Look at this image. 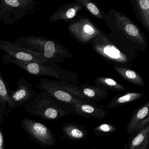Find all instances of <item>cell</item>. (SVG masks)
Instances as JSON below:
<instances>
[{"mask_svg": "<svg viewBox=\"0 0 149 149\" xmlns=\"http://www.w3.org/2000/svg\"><path fill=\"white\" fill-rule=\"evenodd\" d=\"M103 20L111 30L107 36L124 54L134 60L139 53L145 52L148 45L145 35L125 15L110 9Z\"/></svg>", "mask_w": 149, "mask_h": 149, "instance_id": "cell-1", "label": "cell"}, {"mask_svg": "<svg viewBox=\"0 0 149 149\" xmlns=\"http://www.w3.org/2000/svg\"><path fill=\"white\" fill-rule=\"evenodd\" d=\"M22 108L30 115L49 121L56 120L70 114L76 115L73 104L62 102L43 91L36 93Z\"/></svg>", "mask_w": 149, "mask_h": 149, "instance_id": "cell-2", "label": "cell"}, {"mask_svg": "<svg viewBox=\"0 0 149 149\" xmlns=\"http://www.w3.org/2000/svg\"><path fill=\"white\" fill-rule=\"evenodd\" d=\"M14 43L20 47L40 54L49 64L63 62L73 55L68 49L58 42L44 36L31 35L19 37Z\"/></svg>", "mask_w": 149, "mask_h": 149, "instance_id": "cell-3", "label": "cell"}, {"mask_svg": "<svg viewBox=\"0 0 149 149\" xmlns=\"http://www.w3.org/2000/svg\"><path fill=\"white\" fill-rule=\"evenodd\" d=\"M93 49L107 62L130 69L133 60L114 45L102 31L90 42Z\"/></svg>", "mask_w": 149, "mask_h": 149, "instance_id": "cell-4", "label": "cell"}, {"mask_svg": "<svg viewBox=\"0 0 149 149\" xmlns=\"http://www.w3.org/2000/svg\"><path fill=\"white\" fill-rule=\"evenodd\" d=\"M40 4L33 0H0V22L18 26L22 18L35 13Z\"/></svg>", "mask_w": 149, "mask_h": 149, "instance_id": "cell-5", "label": "cell"}, {"mask_svg": "<svg viewBox=\"0 0 149 149\" xmlns=\"http://www.w3.org/2000/svg\"><path fill=\"white\" fill-rule=\"evenodd\" d=\"M4 64L12 63L26 71L30 75L36 77L47 76L59 81H65V72L56 64H47L34 62L19 61L6 53L1 56Z\"/></svg>", "mask_w": 149, "mask_h": 149, "instance_id": "cell-6", "label": "cell"}, {"mask_svg": "<svg viewBox=\"0 0 149 149\" xmlns=\"http://www.w3.org/2000/svg\"><path fill=\"white\" fill-rule=\"evenodd\" d=\"M68 30L71 35L81 45L90 43L102 30L87 16H78L70 22Z\"/></svg>", "mask_w": 149, "mask_h": 149, "instance_id": "cell-7", "label": "cell"}, {"mask_svg": "<svg viewBox=\"0 0 149 149\" xmlns=\"http://www.w3.org/2000/svg\"><path fill=\"white\" fill-rule=\"evenodd\" d=\"M21 125L30 138L44 149L47 146L55 145V135L43 124L29 118H23Z\"/></svg>", "mask_w": 149, "mask_h": 149, "instance_id": "cell-8", "label": "cell"}, {"mask_svg": "<svg viewBox=\"0 0 149 149\" xmlns=\"http://www.w3.org/2000/svg\"><path fill=\"white\" fill-rule=\"evenodd\" d=\"M10 100L9 113L15 110L17 107L23 106L30 102L36 93L33 85L24 78H21L16 83L17 88L13 91L10 88L9 83L6 82Z\"/></svg>", "mask_w": 149, "mask_h": 149, "instance_id": "cell-9", "label": "cell"}, {"mask_svg": "<svg viewBox=\"0 0 149 149\" xmlns=\"http://www.w3.org/2000/svg\"><path fill=\"white\" fill-rule=\"evenodd\" d=\"M0 49L19 61L49 64L40 54L20 47L9 41L0 40Z\"/></svg>", "mask_w": 149, "mask_h": 149, "instance_id": "cell-10", "label": "cell"}, {"mask_svg": "<svg viewBox=\"0 0 149 149\" xmlns=\"http://www.w3.org/2000/svg\"><path fill=\"white\" fill-rule=\"evenodd\" d=\"M37 87L41 90L48 93L56 100L64 103L75 104L93 102L78 98L63 90L54 83L53 80L42 78Z\"/></svg>", "mask_w": 149, "mask_h": 149, "instance_id": "cell-11", "label": "cell"}, {"mask_svg": "<svg viewBox=\"0 0 149 149\" xmlns=\"http://www.w3.org/2000/svg\"><path fill=\"white\" fill-rule=\"evenodd\" d=\"M149 101L134 111L126 129L130 136L149 124Z\"/></svg>", "mask_w": 149, "mask_h": 149, "instance_id": "cell-12", "label": "cell"}, {"mask_svg": "<svg viewBox=\"0 0 149 149\" xmlns=\"http://www.w3.org/2000/svg\"><path fill=\"white\" fill-rule=\"evenodd\" d=\"M83 8L81 4L75 1L64 4L50 16L49 22H53L62 21L66 22H70L75 19L78 12Z\"/></svg>", "mask_w": 149, "mask_h": 149, "instance_id": "cell-13", "label": "cell"}, {"mask_svg": "<svg viewBox=\"0 0 149 149\" xmlns=\"http://www.w3.org/2000/svg\"><path fill=\"white\" fill-rule=\"evenodd\" d=\"M76 115L102 120L107 116L106 111L94 102L73 104Z\"/></svg>", "mask_w": 149, "mask_h": 149, "instance_id": "cell-14", "label": "cell"}, {"mask_svg": "<svg viewBox=\"0 0 149 149\" xmlns=\"http://www.w3.org/2000/svg\"><path fill=\"white\" fill-rule=\"evenodd\" d=\"M149 143V124L130 136L124 149H148Z\"/></svg>", "mask_w": 149, "mask_h": 149, "instance_id": "cell-15", "label": "cell"}, {"mask_svg": "<svg viewBox=\"0 0 149 149\" xmlns=\"http://www.w3.org/2000/svg\"><path fill=\"white\" fill-rule=\"evenodd\" d=\"M80 90L86 99L93 102H99L109 97V90L97 85H91L88 83L81 84Z\"/></svg>", "mask_w": 149, "mask_h": 149, "instance_id": "cell-16", "label": "cell"}, {"mask_svg": "<svg viewBox=\"0 0 149 149\" xmlns=\"http://www.w3.org/2000/svg\"><path fill=\"white\" fill-rule=\"evenodd\" d=\"M131 5L137 19L149 32V0H131Z\"/></svg>", "mask_w": 149, "mask_h": 149, "instance_id": "cell-17", "label": "cell"}, {"mask_svg": "<svg viewBox=\"0 0 149 149\" xmlns=\"http://www.w3.org/2000/svg\"><path fill=\"white\" fill-rule=\"evenodd\" d=\"M10 100L7 87L0 71V122L4 123L9 114Z\"/></svg>", "mask_w": 149, "mask_h": 149, "instance_id": "cell-18", "label": "cell"}, {"mask_svg": "<svg viewBox=\"0 0 149 149\" xmlns=\"http://www.w3.org/2000/svg\"><path fill=\"white\" fill-rule=\"evenodd\" d=\"M62 132L64 137L70 140L86 139L88 134L85 127L73 123L64 125L62 127Z\"/></svg>", "mask_w": 149, "mask_h": 149, "instance_id": "cell-19", "label": "cell"}, {"mask_svg": "<svg viewBox=\"0 0 149 149\" xmlns=\"http://www.w3.org/2000/svg\"><path fill=\"white\" fill-rule=\"evenodd\" d=\"M114 69L118 74L131 83L140 87L144 86L143 79L136 71L128 68L119 66H114Z\"/></svg>", "mask_w": 149, "mask_h": 149, "instance_id": "cell-20", "label": "cell"}, {"mask_svg": "<svg viewBox=\"0 0 149 149\" xmlns=\"http://www.w3.org/2000/svg\"><path fill=\"white\" fill-rule=\"evenodd\" d=\"M144 95L143 93L128 92L123 95L116 96L111 100L107 105V108L111 109L122 106L141 98Z\"/></svg>", "mask_w": 149, "mask_h": 149, "instance_id": "cell-21", "label": "cell"}, {"mask_svg": "<svg viewBox=\"0 0 149 149\" xmlns=\"http://www.w3.org/2000/svg\"><path fill=\"white\" fill-rule=\"evenodd\" d=\"M97 86H100L108 90L117 92H123L126 90V88L116 81L115 80L105 77H96L93 81Z\"/></svg>", "mask_w": 149, "mask_h": 149, "instance_id": "cell-22", "label": "cell"}, {"mask_svg": "<svg viewBox=\"0 0 149 149\" xmlns=\"http://www.w3.org/2000/svg\"><path fill=\"white\" fill-rule=\"evenodd\" d=\"M55 84L60 88L68 93L81 99L87 100L80 90L79 87L73 84L70 83L66 81L53 80Z\"/></svg>", "mask_w": 149, "mask_h": 149, "instance_id": "cell-23", "label": "cell"}, {"mask_svg": "<svg viewBox=\"0 0 149 149\" xmlns=\"http://www.w3.org/2000/svg\"><path fill=\"white\" fill-rule=\"evenodd\" d=\"M74 1L81 4L92 16L100 20L103 19L105 14L104 12L90 0H74Z\"/></svg>", "mask_w": 149, "mask_h": 149, "instance_id": "cell-24", "label": "cell"}, {"mask_svg": "<svg viewBox=\"0 0 149 149\" xmlns=\"http://www.w3.org/2000/svg\"><path fill=\"white\" fill-rule=\"evenodd\" d=\"M117 129L114 125L103 123L93 128L94 133L98 136H107L115 132Z\"/></svg>", "mask_w": 149, "mask_h": 149, "instance_id": "cell-25", "label": "cell"}, {"mask_svg": "<svg viewBox=\"0 0 149 149\" xmlns=\"http://www.w3.org/2000/svg\"><path fill=\"white\" fill-rule=\"evenodd\" d=\"M0 149H5V139H4L1 122H0Z\"/></svg>", "mask_w": 149, "mask_h": 149, "instance_id": "cell-26", "label": "cell"}, {"mask_svg": "<svg viewBox=\"0 0 149 149\" xmlns=\"http://www.w3.org/2000/svg\"></svg>", "mask_w": 149, "mask_h": 149, "instance_id": "cell-27", "label": "cell"}]
</instances>
